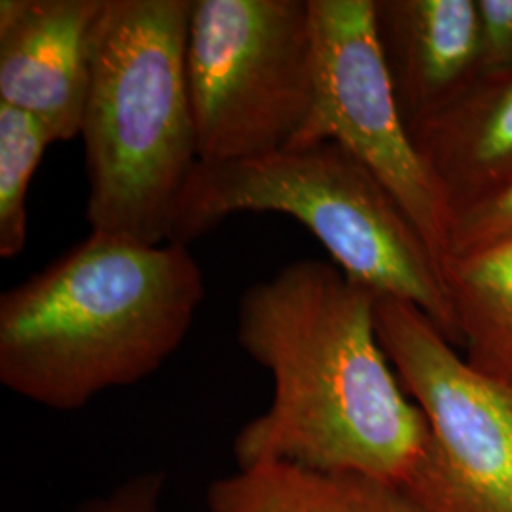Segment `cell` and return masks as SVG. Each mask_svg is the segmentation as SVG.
<instances>
[{"label":"cell","mask_w":512,"mask_h":512,"mask_svg":"<svg viewBox=\"0 0 512 512\" xmlns=\"http://www.w3.org/2000/svg\"><path fill=\"white\" fill-rule=\"evenodd\" d=\"M376 293L298 260L239 300L238 342L274 378L270 408L234 439L238 467L289 461L406 486L431 448L423 412L378 338Z\"/></svg>","instance_id":"cell-1"},{"label":"cell","mask_w":512,"mask_h":512,"mask_svg":"<svg viewBox=\"0 0 512 512\" xmlns=\"http://www.w3.org/2000/svg\"><path fill=\"white\" fill-rule=\"evenodd\" d=\"M205 298L188 247L90 234L0 296V382L71 412L139 384L181 348Z\"/></svg>","instance_id":"cell-2"},{"label":"cell","mask_w":512,"mask_h":512,"mask_svg":"<svg viewBox=\"0 0 512 512\" xmlns=\"http://www.w3.org/2000/svg\"><path fill=\"white\" fill-rule=\"evenodd\" d=\"M192 0H105L80 137L93 234L167 243L200 165L186 80Z\"/></svg>","instance_id":"cell-3"},{"label":"cell","mask_w":512,"mask_h":512,"mask_svg":"<svg viewBox=\"0 0 512 512\" xmlns=\"http://www.w3.org/2000/svg\"><path fill=\"white\" fill-rule=\"evenodd\" d=\"M239 213H281L306 226L351 281L420 308L458 344L442 266L403 207L336 141L239 162L200 164L167 243L188 247Z\"/></svg>","instance_id":"cell-4"},{"label":"cell","mask_w":512,"mask_h":512,"mask_svg":"<svg viewBox=\"0 0 512 512\" xmlns=\"http://www.w3.org/2000/svg\"><path fill=\"white\" fill-rule=\"evenodd\" d=\"M186 80L200 164L298 147L317 105L310 0H192Z\"/></svg>","instance_id":"cell-5"},{"label":"cell","mask_w":512,"mask_h":512,"mask_svg":"<svg viewBox=\"0 0 512 512\" xmlns=\"http://www.w3.org/2000/svg\"><path fill=\"white\" fill-rule=\"evenodd\" d=\"M380 344L431 429L404 486L421 512H512V387L469 365L414 304L376 294Z\"/></svg>","instance_id":"cell-6"},{"label":"cell","mask_w":512,"mask_h":512,"mask_svg":"<svg viewBox=\"0 0 512 512\" xmlns=\"http://www.w3.org/2000/svg\"><path fill=\"white\" fill-rule=\"evenodd\" d=\"M310 6L317 105L296 148L336 141L349 150L399 202L444 266L452 209L397 107L376 38L372 0H310Z\"/></svg>","instance_id":"cell-7"},{"label":"cell","mask_w":512,"mask_h":512,"mask_svg":"<svg viewBox=\"0 0 512 512\" xmlns=\"http://www.w3.org/2000/svg\"><path fill=\"white\" fill-rule=\"evenodd\" d=\"M105 0H2L0 103L54 135H80L90 88L92 42Z\"/></svg>","instance_id":"cell-8"},{"label":"cell","mask_w":512,"mask_h":512,"mask_svg":"<svg viewBox=\"0 0 512 512\" xmlns=\"http://www.w3.org/2000/svg\"><path fill=\"white\" fill-rule=\"evenodd\" d=\"M374 29L408 131L480 80L476 0H372Z\"/></svg>","instance_id":"cell-9"},{"label":"cell","mask_w":512,"mask_h":512,"mask_svg":"<svg viewBox=\"0 0 512 512\" xmlns=\"http://www.w3.org/2000/svg\"><path fill=\"white\" fill-rule=\"evenodd\" d=\"M410 135L454 217L512 179V71L478 80Z\"/></svg>","instance_id":"cell-10"},{"label":"cell","mask_w":512,"mask_h":512,"mask_svg":"<svg viewBox=\"0 0 512 512\" xmlns=\"http://www.w3.org/2000/svg\"><path fill=\"white\" fill-rule=\"evenodd\" d=\"M207 512H421L403 486L348 471L258 461L211 482Z\"/></svg>","instance_id":"cell-11"},{"label":"cell","mask_w":512,"mask_h":512,"mask_svg":"<svg viewBox=\"0 0 512 512\" xmlns=\"http://www.w3.org/2000/svg\"><path fill=\"white\" fill-rule=\"evenodd\" d=\"M442 277L465 359L512 387V245L452 256Z\"/></svg>","instance_id":"cell-12"},{"label":"cell","mask_w":512,"mask_h":512,"mask_svg":"<svg viewBox=\"0 0 512 512\" xmlns=\"http://www.w3.org/2000/svg\"><path fill=\"white\" fill-rule=\"evenodd\" d=\"M54 135L37 118L0 103V256L27 245V192Z\"/></svg>","instance_id":"cell-13"},{"label":"cell","mask_w":512,"mask_h":512,"mask_svg":"<svg viewBox=\"0 0 512 512\" xmlns=\"http://www.w3.org/2000/svg\"><path fill=\"white\" fill-rule=\"evenodd\" d=\"M503 245H512V179L454 213L448 258Z\"/></svg>","instance_id":"cell-14"},{"label":"cell","mask_w":512,"mask_h":512,"mask_svg":"<svg viewBox=\"0 0 512 512\" xmlns=\"http://www.w3.org/2000/svg\"><path fill=\"white\" fill-rule=\"evenodd\" d=\"M480 80L512 71V0H476Z\"/></svg>","instance_id":"cell-15"},{"label":"cell","mask_w":512,"mask_h":512,"mask_svg":"<svg viewBox=\"0 0 512 512\" xmlns=\"http://www.w3.org/2000/svg\"><path fill=\"white\" fill-rule=\"evenodd\" d=\"M165 475L148 471L129 476L105 494L88 499L78 512H165Z\"/></svg>","instance_id":"cell-16"}]
</instances>
